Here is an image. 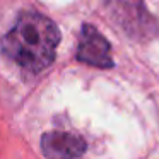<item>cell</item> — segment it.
I'll use <instances>...</instances> for the list:
<instances>
[{
    "instance_id": "cell-3",
    "label": "cell",
    "mask_w": 159,
    "mask_h": 159,
    "mask_svg": "<svg viewBox=\"0 0 159 159\" xmlns=\"http://www.w3.org/2000/svg\"><path fill=\"white\" fill-rule=\"evenodd\" d=\"M86 149V140L69 132H48L41 137V151L46 157H79Z\"/></svg>"
},
{
    "instance_id": "cell-1",
    "label": "cell",
    "mask_w": 159,
    "mask_h": 159,
    "mask_svg": "<svg viewBox=\"0 0 159 159\" xmlns=\"http://www.w3.org/2000/svg\"><path fill=\"white\" fill-rule=\"evenodd\" d=\"M58 43L60 29L52 19L38 12H22L2 38V52L21 69L38 74L52 65Z\"/></svg>"
},
{
    "instance_id": "cell-2",
    "label": "cell",
    "mask_w": 159,
    "mask_h": 159,
    "mask_svg": "<svg viewBox=\"0 0 159 159\" xmlns=\"http://www.w3.org/2000/svg\"><path fill=\"white\" fill-rule=\"evenodd\" d=\"M77 60L98 69H111L115 65L110 41L91 24H84L80 29Z\"/></svg>"
}]
</instances>
